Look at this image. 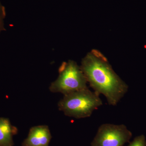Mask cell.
Wrapping results in <instances>:
<instances>
[{
    "label": "cell",
    "mask_w": 146,
    "mask_h": 146,
    "mask_svg": "<svg viewBox=\"0 0 146 146\" xmlns=\"http://www.w3.org/2000/svg\"><path fill=\"white\" fill-rule=\"evenodd\" d=\"M102 105L100 94L86 89L64 95L58 102V109L68 117L82 119L89 117Z\"/></svg>",
    "instance_id": "2"
},
{
    "label": "cell",
    "mask_w": 146,
    "mask_h": 146,
    "mask_svg": "<svg viewBox=\"0 0 146 146\" xmlns=\"http://www.w3.org/2000/svg\"><path fill=\"white\" fill-rule=\"evenodd\" d=\"M6 16L5 9L0 1V33L4 29V19Z\"/></svg>",
    "instance_id": "8"
},
{
    "label": "cell",
    "mask_w": 146,
    "mask_h": 146,
    "mask_svg": "<svg viewBox=\"0 0 146 146\" xmlns=\"http://www.w3.org/2000/svg\"><path fill=\"white\" fill-rule=\"evenodd\" d=\"M80 67L87 83L94 91L104 96L110 105H117L127 92V84L100 51L94 50L88 53Z\"/></svg>",
    "instance_id": "1"
},
{
    "label": "cell",
    "mask_w": 146,
    "mask_h": 146,
    "mask_svg": "<svg viewBox=\"0 0 146 146\" xmlns=\"http://www.w3.org/2000/svg\"><path fill=\"white\" fill-rule=\"evenodd\" d=\"M17 129L7 118L0 117V146H13Z\"/></svg>",
    "instance_id": "6"
},
{
    "label": "cell",
    "mask_w": 146,
    "mask_h": 146,
    "mask_svg": "<svg viewBox=\"0 0 146 146\" xmlns=\"http://www.w3.org/2000/svg\"><path fill=\"white\" fill-rule=\"evenodd\" d=\"M51 139V135L48 126H36L30 129L23 146H49Z\"/></svg>",
    "instance_id": "5"
},
{
    "label": "cell",
    "mask_w": 146,
    "mask_h": 146,
    "mask_svg": "<svg viewBox=\"0 0 146 146\" xmlns=\"http://www.w3.org/2000/svg\"><path fill=\"white\" fill-rule=\"evenodd\" d=\"M127 146H146L145 137L144 135L137 136Z\"/></svg>",
    "instance_id": "7"
},
{
    "label": "cell",
    "mask_w": 146,
    "mask_h": 146,
    "mask_svg": "<svg viewBox=\"0 0 146 146\" xmlns=\"http://www.w3.org/2000/svg\"><path fill=\"white\" fill-rule=\"evenodd\" d=\"M87 82L81 68L75 61L64 62L59 69V75L49 87L52 93L66 95L87 88Z\"/></svg>",
    "instance_id": "3"
},
{
    "label": "cell",
    "mask_w": 146,
    "mask_h": 146,
    "mask_svg": "<svg viewBox=\"0 0 146 146\" xmlns=\"http://www.w3.org/2000/svg\"><path fill=\"white\" fill-rule=\"evenodd\" d=\"M132 136L124 125L103 124L99 127L91 146H123Z\"/></svg>",
    "instance_id": "4"
}]
</instances>
